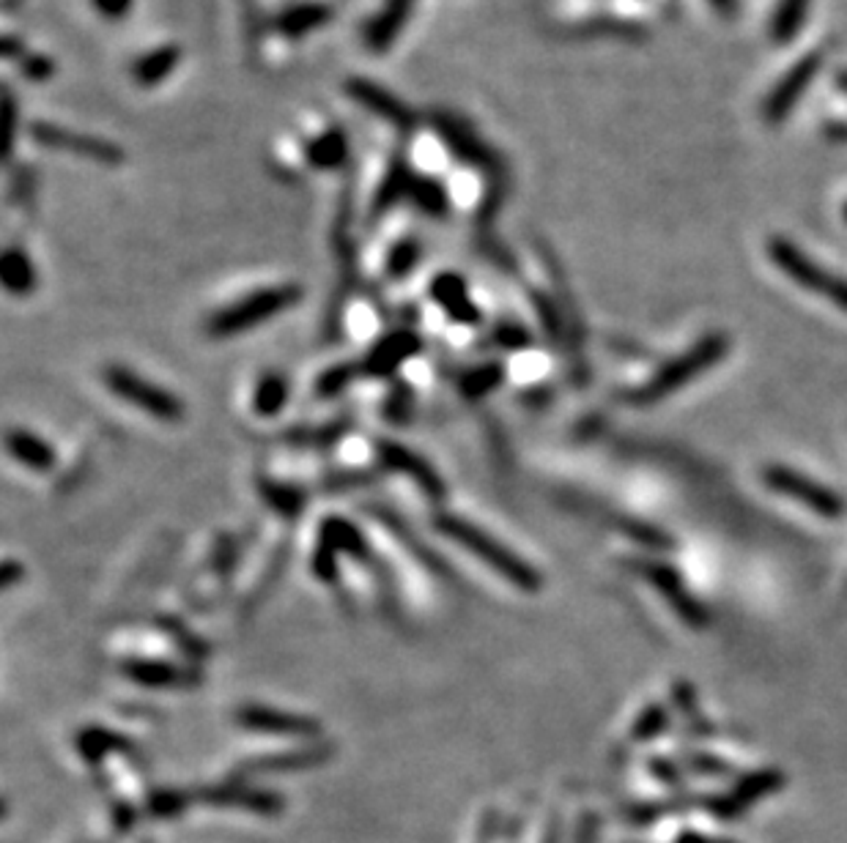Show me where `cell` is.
I'll return each mask as SVG.
<instances>
[{
    "instance_id": "obj_1",
    "label": "cell",
    "mask_w": 847,
    "mask_h": 843,
    "mask_svg": "<svg viewBox=\"0 0 847 843\" xmlns=\"http://www.w3.org/2000/svg\"><path fill=\"white\" fill-rule=\"evenodd\" d=\"M436 529L447 537V540L458 542L467 551H472L480 562L489 564L494 573H500L508 584H513L516 589L522 592H538L544 586V578H540L538 570L533 567L530 562H524L519 553H513L511 548L502 546L500 540L483 531L480 526L469 524V520L458 518V515L450 513H439L434 520Z\"/></svg>"
},
{
    "instance_id": "obj_2",
    "label": "cell",
    "mask_w": 847,
    "mask_h": 843,
    "mask_svg": "<svg viewBox=\"0 0 847 843\" xmlns=\"http://www.w3.org/2000/svg\"><path fill=\"white\" fill-rule=\"evenodd\" d=\"M727 353H729V337L727 335L716 331V335L702 337V340L696 342V346H691L689 351L683 353V357H678V359H672L669 364H664V368L658 370V373L653 375V379L647 381L645 386L628 392V395H625V401H628L631 406H653V403L664 401V397L675 395L678 390L689 386L691 381L696 379V375H702V373H707L711 368H716V364L722 362Z\"/></svg>"
},
{
    "instance_id": "obj_3",
    "label": "cell",
    "mask_w": 847,
    "mask_h": 843,
    "mask_svg": "<svg viewBox=\"0 0 847 843\" xmlns=\"http://www.w3.org/2000/svg\"><path fill=\"white\" fill-rule=\"evenodd\" d=\"M768 255H771L773 263L782 269L784 277L801 285L804 291L817 293V296L828 299L832 304H837L843 313H847V280L845 277L828 274L821 263L810 258L804 249L799 247L795 241L784 236H773L768 241Z\"/></svg>"
},
{
    "instance_id": "obj_4",
    "label": "cell",
    "mask_w": 847,
    "mask_h": 843,
    "mask_svg": "<svg viewBox=\"0 0 847 843\" xmlns=\"http://www.w3.org/2000/svg\"><path fill=\"white\" fill-rule=\"evenodd\" d=\"M299 302V288L297 285H280V288H267V291H258L253 296L242 299V302L231 304L229 310L214 315L209 321V335L212 337H231L236 331L253 329V326L264 324V321L275 318V315L288 310L291 304Z\"/></svg>"
},
{
    "instance_id": "obj_5",
    "label": "cell",
    "mask_w": 847,
    "mask_h": 843,
    "mask_svg": "<svg viewBox=\"0 0 847 843\" xmlns=\"http://www.w3.org/2000/svg\"><path fill=\"white\" fill-rule=\"evenodd\" d=\"M628 570L639 575L642 581H647V584H650L653 589L667 600V606L672 608V611L678 614L689 628L705 630L707 625H711V617H707L705 608H702L700 603L694 600V595L686 589L683 575H680L675 567H669L667 562H656V559H634V562H628Z\"/></svg>"
},
{
    "instance_id": "obj_6",
    "label": "cell",
    "mask_w": 847,
    "mask_h": 843,
    "mask_svg": "<svg viewBox=\"0 0 847 843\" xmlns=\"http://www.w3.org/2000/svg\"><path fill=\"white\" fill-rule=\"evenodd\" d=\"M104 384L113 395H119L121 401H126L130 406L141 408L148 417H157L163 422H176L185 417V406L176 395H170L168 390L157 384H148L143 375L132 373V370L121 368V364H110L104 368Z\"/></svg>"
},
{
    "instance_id": "obj_7",
    "label": "cell",
    "mask_w": 847,
    "mask_h": 843,
    "mask_svg": "<svg viewBox=\"0 0 847 843\" xmlns=\"http://www.w3.org/2000/svg\"><path fill=\"white\" fill-rule=\"evenodd\" d=\"M762 482L779 496H788L793 502L804 504L821 518L837 520L845 515V498L832 487L821 485V482L810 480V476L799 474V471L788 469V465H766L762 469Z\"/></svg>"
},
{
    "instance_id": "obj_8",
    "label": "cell",
    "mask_w": 847,
    "mask_h": 843,
    "mask_svg": "<svg viewBox=\"0 0 847 843\" xmlns=\"http://www.w3.org/2000/svg\"><path fill=\"white\" fill-rule=\"evenodd\" d=\"M821 69H823L821 49H815V53L795 60V64L784 71L782 80L771 88L766 102H762V121H766L768 126L784 124V121L790 119V113L799 108L806 88H810L812 82H815V77L821 75Z\"/></svg>"
},
{
    "instance_id": "obj_9",
    "label": "cell",
    "mask_w": 847,
    "mask_h": 843,
    "mask_svg": "<svg viewBox=\"0 0 847 843\" xmlns=\"http://www.w3.org/2000/svg\"><path fill=\"white\" fill-rule=\"evenodd\" d=\"M236 723L256 734L291 737V740H315L321 734V723L315 718L297 712H280V709L261 707V704H247L236 712Z\"/></svg>"
},
{
    "instance_id": "obj_10",
    "label": "cell",
    "mask_w": 847,
    "mask_h": 843,
    "mask_svg": "<svg viewBox=\"0 0 847 843\" xmlns=\"http://www.w3.org/2000/svg\"><path fill=\"white\" fill-rule=\"evenodd\" d=\"M196 802L203 806H218V808H245V811L261 813V817H275L286 808V800L278 791L269 789H253V786L242 784H229V786H203L198 789Z\"/></svg>"
},
{
    "instance_id": "obj_11",
    "label": "cell",
    "mask_w": 847,
    "mask_h": 843,
    "mask_svg": "<svg viewBox=\"0 0 847 843\" xmlns=\"http://www.w3.org/2000/svg\"><path fill=\"white\" fill-rule=\"evenodd\" d=\"M376 449H379V460L387 465V469L398 471V474L417 482L431 498L445 496V482H442V476L431 469V463H425L420 454H414L412 449H406L398 441H387V438H381Z\"/></svg>"
},
{
    "instance_id": "obj_12",
    "label": "cell",
    "mask_w": 847,
    "mask_h": 843,
    "mask_svg": "<svg viewBox=\"0 0 847 843\" xmlns=\"http://www.w3.org/2000/svg\"><path fill=\"white\" fill-rule=\"evenodd\" d=\"M784 786V775L779 769H760L755 775H746L744 780L735 784V789L729 791L727 797H718V800L711 802L713 811L724 819H735L740 817L744 811H749L757 800L768 797L771 791L782 789Z\"/></svg>"
},
{
    "instance_id": "obj_13",
    "label": "cell",
    "mask_w": 847,
    "mask_h": 843,
    "mask_svg": "<svg viewBox=\"0 0 847 843\" xmlns=\"http://www.w3.org/2000/svg\"><path fill=\"white\" fill-rule=\"evenodd\" d=\"M326 758H332V745H308L299 748L291 753H275V756H261L250 758V762L242 764V773L247 775H278V773H293V769H308L319 767Z\"/></svg>"
},
{
    "instance_id": "obj_14",
    "label": "cell",
    "mask_w": 847,
    "mask_h": 843,
    "mask_svg": "<svg viewBox=\"0 0 847 843\" xmlns=\"http://www.w3.org/2000/svg\"><path fill=\"white\" fill-rule=\"evenodd\" d=\"M417 351H420V340L412 335V331H395V335H387L385 340L368 353V359H365V370H368L370 375L387 379V375L395 373V370Z\"/></svg>"
},
{
    "instance_id": "obj_15",
    "label": "cell",
    "mask_w": 847,
    "mask_h": 843,
    "mask_svg": "<svg viewBox=\"0 0 847 843\" xmlns=\"http://www.w3.org/2000/svg\"><path fill=\"white\" fill-rule=\"evenodd\" d=\"M121 671L146 687H179L192 682V674H187L179 665L163 663V660H130L121 665Z\"/></svg>"
},
{
    "instance_id": "obj_16",
    "label": "cell",
    "mask_w": 847,
    "mask_h": 843,
    "mask_svg": "<svg viewBox=\"0 0 847 843\" xmlns=\"http://www.w3.org/2000/svg\"><path fill=\"white\" fill-rule=\"evenodd\" d=\"M5 447H9L11 458H16L22 465H27V469L33 471H49L55 465L53 447L27 430L5 432Z\"/></svg>"
},
{
    "instance_id": "obj_17",
    "label": "cell",
    "mask_w": 847,
    "mask_h": 843,
    "mask_svg": "<svg viewBox=\"0 0 847 843\" xmlns=\"http://www.w3.org/2000/svg\"><path fill=\"white\" fill-rule=\"evenodd\" d=\"M434 299L436 302L445 304V310L450 313L453 321H461V324H478V310L475 304L467 299V291H464V282L453 274H442L439 280L434 282Z\"/></svg>"
},
{
    "instance_id": "obj_18",
    "label": "cell",
    "mask_w": 847,
    "mask_h": 843,
    "mask_svg": "<svg viewBox=\"0 0 847 843\" xmlns=\"http://www.w3.org/2000/svg\"><path fill=\"white\" fill-rule=\"evenodd\" d=\"M812 0H779L777 11L771 16V42L790 44L804 27L806 14H810Z\"/></svg>"
},
{
    "instance_id": "obj_19",
    "label": "cell",
    "mask_w": 847,
    "mask_h": 843,
    "mask_svg": "<svg viewBox=\"0 0 847 843\" xmlns=\"http://www.w3.org/2000/svg\"><path fill=\"white\" fill-rule=\"evenodd\" d=\"M288 401V384L286 379L278 373L264 375L261 384L256 390V412L264 414V417H275Z\"/></svg>"
},
{
    "instance_id": "obj_20",
    "label": "cell",
    "mask_w": 847,
    "mask_h": 843,
    "mask_svg": "<svg viewBox=\"0 0 847 843\" xmlns=\"http://www.w3.org/2000/svg\"><path fill=\"white\" fill-rule=\"evenodd\" d=\"M3 282L9 291L14 293H27L33 288V269L27 263V258L16 249H9L3 258Z\"/></svg>"
},
{
    "instance_id": "obj_21",
    "label": "cell",
    "mask_w": 847,
    "mask_h": 843,
    "mask_svg": "<svg viewBox=\"0 0 847 843\" xmlns=\"http://www.w3.org/2000/svg\"><path fill=\"white\" fill-rule=\"evenodd\" d=\"M667 723H669L667 707H661V704H650V707H647L645 712L639 715V720L634 723V740L636 742L653 740V737L664 734Z\"/></svg>"
},
{
    "instance_id": "obj_22",
    "label": "cell",
    "mask_w": 847,
    "mask_h": 843,
    "mask_svg": "<svg viewBox=\"0 0 847 843\" xmlns=\"http://www.w3.org/2000/svg\"><path fill=\"white\" fill-rule=\"evenodd\" d=\"M500 381H502L500 364H483V368H478V370H472L469 375H464L461 390L467 397H480V395H486V392L494 390Z\"/></svg>"
},
{
    "instance_id": "obj_23",
    "label": "cell",
    "mask_w": 847,
    "mask_h": 843,
    "mask_svg": "<svg viewBox=\"0 0 847 843\" xmlns=\"http://www.w3.org/2000/svg\"><path fill=\"white\" fill-rule=\"evenodd\" d=\"M190 802H196V797L185 795V791H157V795H152V800H148V811H152L154 817H176V813L185 811Z\"/></svg>"
},
{
    "instance_id": "obj_24",
    "label": "cell",
    "mask_w": 847,
    "mask_h": 843,
    "mask_svg": "<svg viewBox=\"0 0 847 843\" xmlns=\"http://www.w3.org/2000/svg\"><path fill=\"white\" fill-rule=\"evenodd\" d=\"M42 137H47V143H58V146H66V148H77V151H86V154H93V157H102V159H113V148L108 146H97V143H86V137H71V135H64V132H55V130H42L38 132Z\"/></svg>"
},
{
    "instance_id": "obj_25",
    "label": "cell",
    "mask_w": 847,
    "mask_h": 843,
    "mask_svg": "<svg viewBox=\"0 0 847 843\" xmlns=\"http://www.w3.org/2000/svg\"><path fill=\"white\" fill-rule=\"evenodd\" d=\"M352 375H354L352 364H341V368L326 370V373L321 375V381H319V392L321 395H337L343 386L352 384Z\"/></svg>"
},
{
    "instance_id": "obj_26",
    "label": "cell",
    "mask_w": 847,
    "mask_h": 843,
    "mask_svg": "<svg viewBox=\"0 0 847 843\" xmlns=\"http://www.w3.org/2000/svg\"><path fill=\"white\" fill-rule=\"evenodd\" d=\"M343 154H346V146H343L341 137H324V140L313 148V157L319 165L341 162Z\"/></svg>"
},
{
    "instance_id": "obj_27",
    "label": "cell",
    "mask_w": 847,
    "mask_h": 843,
    "mask_svg": "<svg viewBox=\"0 0 847 843\" xmlns=\"http://www.w3.org/2000/svg\"><path fill=\"white\" fill-rule=\"evenodd\" d=\"M414 260H417V247H414V244H403V247L395 249V255H392L390 274H395V277L406 274V271L412 269Z\"/></svg>"
},
{
    "instance_id": "obj_28",
    "label": "cell",
    "mask_w": 847,
    "mask_h": 843,
    "mask_svg": "<svg viewBox=\"0 0 847 843\" xmlns=\"http://www.w3.org/2000/svg\"><path fill=\"white\" fill-rule=\"evenodd\" d=\"M707 3H711L713 11H716L718 16H724V20H735L740 11V0H707Z\"/></svg>"
},
{
    "instance_id": "obj_29",
    "label": "cell",
    "mask_w": 847,
    "mask_h": 843,
    "mask_svg": "<svg viewBox=\"0 0 847 843\" xmlns=\"http://www.w3.org/2000/svg\"><path fill=\"white\" fill-rule=\"evenodd\" d=\"M675 701L680 704V709H683L686 715H694V690H691L689 685H678V690H675Z\"/></svg>"
},
{
    "instance_id": "obj_30",
    "label": "cell",
    "mask_w": 847,
    "mask_h": 843,
    "mask_svg": "<svg viewBox=\"0 0 847 843\" xmlns=\"http://www.w3.org/2000/svg\"><path fill=\"white\" fill-rule=\"evenodd\" d=\"M650 769L656 773V778L667 780V784H678V773H675V767L669 762H664V758H658V762L650 764Z\"/></svg>"
},
{
    "instance_id": "obj_31",
    "label": "cell",
    "mask_w": 847,
    "mask_h": 843,
    "mask_svg": "<svg viewBox=\"0 0 847 843\" xmlns=\"http://www.w3.org/2000/svg\"><path fill=\"white\" fill-rule=\"evenodd\" d=\"M826 137L832 143H847V124H839L837 121V124L826 126Z\"/></svg>"
},
{
    "instance_id": "obj_32",
    "label": "cell",
    "mask_w": 847,
    "mask_h": 843,
    "mask_svg": "<svg viewBox=\"0 0 847 843\" xmlns=\"http://www.w3.org/2000/svg\"><path fill=\"white\" fill-rule=\"evenodd\" d=\"M16 573H20V567H16V564L14 562H11V559H9V562H5L3 564V584L5 586H11V584H14V581H16Z\"/></svg>"
},
{
    "instance_id": "obj_33",
    "label": "cell",
    "mask_w": 847,
    "mask_h": 843,
    "mask_svg": "<svg viewBox=\"0 0 847 843\" xmlns=\"http://www.w3.org/2000/svg\"><path fill=\"white\" fill-rule=\"evenodd\" d=\"M102 3L104 11H113V14H119V11H124V5L130 3V0H99Z\"/></svg>"
},
{
    "instance_id": "obj_34",
    "label": "cell",
    "mask_w": 847,
    "mask_h": 843,
    "mask_svg": "<svg viewBox=\"0 0 847 843\" xmlns=\"http://www.w3.org/2000/svg\"><path fill=\"white\" fill-rule=\"evenodd\" d=\"M678 843H707V839H702V835H696V833H686Z\"/></svg>"
},
{
    "instance_id": "obj_35",
    "label": "cell",
    "mask_w": 847,
    "mask_h": 843,
    "mask_svg": "<svg viewBox=\"0 0 847 843\" xmlns=\"http://www.w3.org/2000/svg\"><path fill=\"white\" fill-rule=\"evenodd\" d=\"M837 86L843 88V91L847 93V71H839V77H837Z\"/></svg>"
},
{
    "instance_id": "obj_36",
    "label": "cell",
    "mask_w": 847,
    "mask_h": 843,
    "mask_svg": "<svg viewBox=\"0 0 847 843\" xmlns=\"http://www.w3.org/2000/svg\"><path fill=\"white\" fill-rule=\"evenodd\" d=\"M845 222H847V206H845Z\"/></svg>"
}]
</instances>
